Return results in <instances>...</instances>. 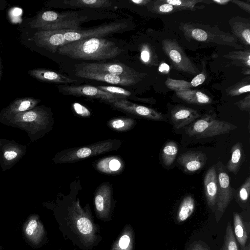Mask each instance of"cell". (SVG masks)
<instances>
[{
    "label": "cell",
    "mask_w": 250,
    "mask_h": 250,
    "mask_svg": "<svg viewBox=\"0 0 250 250\" xmlns=\"http://www.w3.org/2000/svg\"><path fill=\"white\" fill-rule=\"evenodd\" d=\"M61 230L65 238L83 250H91L100 242V228L94 221L89 205L82 208L75 201L59 217Z\"/></svg>",
    "instance_id": "6da1fadb"
},
{
    "label": "cell",
    "mask_w": 250,
    "mask_h": 250,
    "mask_svg": "<svg viewBox=\"0 0 250 250\" xmlns=\"http://www.w3.org/2000/svg\"><path fill=\"white\" fill-rule=\"evenodd\" d=\"M123 50L111 41L103 38H90L69 42L57 52L71 59L104 60L116 57Z\"/></svg>",
    "instance_id": "7a4b0ae2"
},
{
    "label": "cell",
    "mask_w": 250,
    "mask_h": 250,
    "mask_svg": "<svg viewBox=\"0 0 250 250\" xmlns=\"http://www.w3.org/2000/svg\"><path fill=\"white\" fill-rule=\"evenodd\" d=\"M179 28L188 40L204 43H213L242 49L237 39L218 27L192 22L181 23Z\"/></svg>",
    "instance_id": "3957f363"
},
{
    "label": "cell",
    "mask_w": 250,
    "mask_h": 250,
    "mask_svg": "<svg viewBox=\"0 0 250 250\" xmlns=\"http://www.w3.org/2000/svg\"><path fill=\"white\" fill-rule=\"evenodd\" d=\"M86 18L75 12L59 13L45 11L40 13L30 23V26L39 30H81L80 24Z\"/></svg>",
    "instance_id": "277c9868"
},
{
    "label": "cell",
    "mask_w": 250,
    "mask_h": 250,
    "mask_svg": "<svg viewBox=\"0 0 250 250\" xmlns=\"http://www.w3.org/2000/svg\"><path fill=\"white\" fill-rule=\"evenodd\" d=\"M123 142L119 139H108L86 146L65 149L57 155L56 161L60 163H74L113 150H117Z\"/></svg>",
    "instance_id": "5b68a950"
},
{
    "label": "cell",
    "mask_w": 250,
    "mask_h": 250,
    "mask_svg": "<svg viewBox=\"0 0 250 250\" xmlns=\"http://www.w3.org/2000/svg\"><path fill=\"white\" fill-rule=\"evenodd\" d=\"M236 128L237 126L231 123L205 115L187 127L186 133L190 137L200 139L223 135Z\"/></svg>",
    "instance_id": "8992f818"
},
{
    "label": "cell",
    "mask_w": 250,
    "mask_h": 250,
    "mask_svg": "<svg viewBox=\"0 0 250 250\" xmlns=\"http://www.w3.org/2000/svg\"><path fill=\"white\" fill-rule=\"evenodd\" d=\"M216 167L218 170V190L214 212L216 221L218 222L231 201L234 190L230 186L229 176L221 161L217 162Z\"/></svg>",
    "instance_id": "52a82bcc"
},
{
    "label": "cell",
    "mask_w": 250,
    "mask_h": 250,
    "mask_svg": "<svg viewBox=\"0 0 250 250\" xmlns=\"http://www.w3.org/2000/svg\"><path fill=\"white\" fill-rule=\"evenodd\" d=\"M126 27L125 22H113L87 30L63 29V33L66 41L69 43L85 39L101 38V37L119 32Z\"/></svg>",
    "instance_id": "ba28073f"
},
{
    "label": "cell",
    "mask_w": 250,
    "mask_h": 250,
    "mask_svg": "<svg viewBox=\"0 0 250 250\" xmlns=\"http://www.w3.org/2000/svg\"><path fill=\"white\" fill-rule=\"evenodd\" d=\"M162 46L164 52L176 69L192 75L199 74V69L176 42L166 39L162 42Z\"/></svg>",
    "instance_id": "9c48e42d"
},
{
    "label": "cell",
    "mask_w": 250,
    "mask_h": 250,
    "mask_svg": "<svg viewBox=\"0 0 250 250\" xmlns=\"http://www.w3.org/2000/svg\"><path fill=\"white\" fill-rule=\"evenodd\" d=\"M76 71L107 73L119 76L142 79L146 75L120 62L97 63L83 62L75 65Z\"/></svg>",
    "instance_id": "30bf717a"
},
{
    "label": "cell",
    "mask_w": 250,
    "mask_h": 250,
    "mask_svg": "<svg viewBox=\"0 0 250 250\" xmlns=\"http://www.w3.org/2000/svg\"><path fill=\"white\" fill-rule=\"evenodd\" d=\"M114 204L112 186L107 182L102 184L97 188L94 195L95 210L97 218L103 221L111 220Z\"/></svg>",
    "instance_id": "8fae6325"
},
{
    "label": "cell",
    "mask_w": 250,
    "mask_h": 250,
    "mask_svg": "<svg viewBox=\"0 0 250 250\" xmlns=\"http://www.w3.org/2000/svg\"><path fill=\"white\" fill-rule=\"evenodd\" d=\"M60 91L65 95L83 96L99 99L108 103L124 99L123 97L103 91L97 87L89 85H66L59 87Z\"/></svg>",
    "instance_id": "7c38bea8"
},
{
    "label": "cell",
    "mask_w": 250,
    "mask_h": 250,
    "mask_svg": "<svg viewBox=\"0 0 250 250\" xmlns=\"http://www.w3.org/2000/svg\"><path fill=\"white\" fill-rule=\"evenodd\" d=\"M37 45L52 53L56 52L62 45L68 43L63 30H38L32 38Z\"/></svg>",
    "instance_id": "4fadbf2b"
},
{
    "label": "cell",
    "mask_w": 250,
    "mask_h": 250,
    "mask_svg": "<svg viewBox=\"0 0 250 250\" xmlns=\"http://www.w3.org/2000/svg\"><path fill=\"white\" fill-rule=\"evenodd\" d=\"M111 104L123 112L154 121H164V115L158 111L143 105L132 103L125 99L112 102Z\"/></svg>",
    "instance_id": "5bb4252c"
},
{
    "label": "cell",
    "mask_w": 250,
    "mask_h": 250,
    "mask_svg": "<svg viewBox=\"0 0 250 250\" xmlns=\"http://www.w3.org/2000/svg\"><path fill=\"white\" fill-rule=\"evenodd\" d=\"M75 75L78 77L122 86H130L137 83L140 78L125 77L107 73L76 71Z\"/></svg>",
    "instance_id": "9a60e30c"
},
{
    "label": "cell",
    "mask_w": 250,
    "mask_h": 250,
    "mask_svg": "<svg viewBox=\"0 0 250 250\" xmlns=\"http://www.w3.org/2000/svg\"><path fill=\"white\" fill-rule=\"evenodd\" d=\"M205 193L207 202L212 212L216 209L218 194V178L216 165L209 167L204 179Z\"/></svg>",
    "instance_id": "2e32d148"
},
{
    "label": "cell",
    "mask_w": 250,
    "mask_h": 250,
    "mask_svg": "<svg viewBox=\"0 0 250 250\" xmlns=\"http://www.w3.org/2000/svg\"><path fill=\"white\" fill-rule=\"evenodd\" d=\"M200 117L198 111L184 106H176L170 111V117L174 127L182 128Z\"/></svg>",
    "instance_id": "e0dca14e"
},
{
    "label": "cell",
    "mask_w": 250,
    "mask_h": 250,
    "mask_svg": "<svg viewBox=\"0 0 250 250\" xmlns=\"http://www.w3.org/2000/svg\"><path fill=\"white\" fill-rule=\"evenodd\" d=\"M177 161L185 171L191 173L200 169L204 166L207 161V156L200 151H188L182 154Z\"/></svg>",
    "instance_id": "ac0fdd59"
},
{
    "label": "cell",
    "mask_w": 250,
    "mask_h": 250,
    "mask_svg": "<svg viewBox=\"0 0 250 250\" xmlns=\"http://www.w3.org/2000/svg\"><path fill=\"white\" fill-rule=\"evenodd\" d=\"M24 233L27 239L34 245L42 242L45 237V230L39 217H30L24 226Z\"/></svg>",
    "instance_id": "d6986e66"
},
{
    "label": "cell",
    "mask_w": 250,
    "mask_h": 250,
    "mask_svg": "<svg viewBox=\"0 0 250 250\" xmlns=\"http://www.w3.org/2000/svg\"><path fill=\"white\" fill-rule=\"evenodd\" d=\"M30 76L41 81L56 83H72L77 80L62 74L44 68H37L28 71Z\"/></svg>",
    "instance_id": "ffe728a7"
},
{
    "label": "cell",
    "mask_w": 250,
    "mask_h": 250,
    "mask_svg": "<svg viewBox=\"0 0 250 250\" xmlns=\"http://www.w3.org/2000/svg\"><path fill=\"white\" fill-rule=\"evenodd\" d=\"M234 36L245 45L250 44V21L249 19L233 17L229 21Z\"/></svg>",
    "instance_id": "44dd1931"
},
{
    "label": "cell",
    "mask_w": 250,
    "mask_h": 250,
    "mask_svg": "<svg viewBox=\"0 0 250 250\" xmlns=\"http://www.w3.org/2000/svg\"><path fill=\"white\" fill-rule=\"evenodd\" d=\"M234 235L240 250H243L249 242L250 223L245 221L239 213L233 212Z\"/></svg>",
    "instance_id": "7402d4cb"
},
{
    "label": "cell",
    "mask_w": 250,
    "mask_h": 250,
    "mask_svg": "<svg viewBox=\"0 0 250 250\" xmlns=\"http://www.w3.org/2000/svg\"><path fill=\"white\" fill-rule=\"evenodd\" d=\"M94 167L102 173L114 175L121 173L124 168L125 165L121 158L112 156L104 157L95 162Z\"/></svg>",
    "instance_id": "603a6c76"
},
{
    "label": "cell",
    "mask_w": 250,
    "mask_h": 250,
    "mask_svg": "<svg viewBox=\"0 0 250 250\" xmlns=\"http://www.w3.org/2000/svg\"><path fill=\"white\" fill-rule=\"evenodd\" d=\"M135 238L132 227L126 225L110 250H134Z\"/></svg>",
    "instance_id": "cb8c5ba5"
},
{
    "label": "cell",
    "mask_w": 250,
    "mask_h": 250,
    "mask_svg": "<svg viewBox=\"0 0 250 250\" xmlns=\"http://www.w3.org/2000/svg\"><path fill=\"white\" fill-rule=\"evenodd\" d=\"M176 96L183 101L192 104L203 105L211 103V99L200 91L187 89L176 91Z\"/></svg>",
    "instance_id": "d4e9b609"
},
{
    "label": "cell",
    "mask_w": 250,
    "mask_h": 250,
    "mask_svg": "<svg viewBox=\"0 0 250 250\" xmlns=\"http://www.w3.org/2000/svg\"><path fill=\"white\" fill-rule=\"evenodd\" d=\"M63 4L75 8H105L112 6L108 0H65Z\"/></svg>",
    "instance_id": "484cf974"
},
{
    "label": "cell",
    "mask_w": 250,
    "mask_h": 250,
    "mask_svg": "<svg viewBox=\"0 0 250 250\" xmlns=\"http://www.w3.org/2000/svg\"><path fill=\"white\" fill-rule=\"evenodd\" d=\"M195 207L194 198L190 195L186 196L182 201L177 214V221L182 223L187 220L193 213Z\"/></svg>",
    "instance_id": "4316f807"
},
{
    "label": "cell",
    "mask_w": 250,
    "mask_h": 250,
    "mask_svg": "<svg viewBox=\"0 0 250 250\" xmlns=\"http://www.w3.org/2000/svg\"><path fill=\"white\" fill-rule=\"evenodd\" d=\"M223 57L232 60L231 63L239 66L250 68V50L235 51L228 53Z\"/></svg>",
    "instance_id": "83f0119b"
},
{
    "label": "cell",
    "mask_w": 250,
    "mask_h": 250,
    "mask_svg": "<svg viewBox=\"0 0 250 250\" xmlns=\"http://www.w3.org/2000/svg\"><path fill=\"white\" fill-rule=\"evenodd\" d=\"M231 157L227 167L229 171L236 174L238 172L242 158V147L241 143H237L231 149Z\"/></svg>",
    "instance_id": "f1b7e54d"
},
{
    "label": "cell",
    "mask_w": 250,
    "mask_h": 250,
    "mask_svg": "<svg viewBox=\"0 0 250 250\" xmlns=\"http://www.w3.org/2000/svg\"><path fill=\"white\" fill-rule=\"evenodd\" d=\"M136 123V121L132 118L120 117L110 120L107 125L114 131L124 132L132 129Z\"/></svg>",
    "instance_id": "f546056e"
},
{
    "label": "cell",
    "mask_w": 250,
    "mask_h": 250,
    "mask_svg": "<svg viewBox=\"0 0 250 250\" xmlns=\"http://www.w3.org/2000/svg\"><path fill=\"white\" fill-rule=\"evenodd\" d=\"M178 151L177 143L173 141H168L164 146L162 150V158L164 164L167 167L174 162Z\"/></svg>",
    "instance_id": "4dcf8cb0"
},
{
    "label": "cell",
    "mask_w": 250,
    "mask_h": 250,
    "mask_svg": "<svg viewBox=\"0 0 250 250\" xmlns=\"http://www.w3.org/2000/svg\"><path fill=\"white\" fill-rule=\"evenodd\" d=\"M166 2L180 8L183 10H195L203 9L205 7L204 5L196 6L198 3H206L209 4L210 0H164Z\"/></svg>",
    "instance_id": "1f68e13d"
},
{
    "label": "cell",
    "mask_w": 250,
    "mask_h": 250,
    "mask_svg": "<svg viewBox=\"0 0 250 250\" xmlns=\"http://www.w3.org/2000/svg\"><path fill=\"white\" fill-rule=\"evenodd\" d=\"M149 10L159 14H168L182 10L180 8L166 2L164 0L155 1Z\"/></svg>",
    "instance_id": "d6a6232c"
},
{
    "label": "cell",
    "mask_w": 250,
    "mask_h": 250,
    "mask_svg": "<svg viewBox=\"0 0 250 250\" xmlns=\"http://www.w3.org/2000/svg\"><path fill=\"white\" fill-rule=\"evenodd\" d=\"M250 76L244 78L235 84L226 89L227 94L230 96H238L245 93H249L250 91Z\"/></svg>",
    "instance_id": "836d02e7"
},
{
    "label": "cell",
    "mask_w": 250,
    "mask_h": 250,
    "mask_svg": "<svg viewBox=\"0 0 250 250\" xmlns=\"http://www.w3.org/2000/svg\"><path fill=\"white\" fill-rule=\"evenodd\" d=\"M220 250H239L230 222L227 226L223 244Z\"/></svg>",
    "instance_id": "e575fe53"
},
{
    "label": "cell",
    "mask_w": 250,
    "mask_h": 250,
    "mask_svg": "<svg viewBox=\"0 0 250 250\" xmlns=\"http://www.w3.org/2000/svg\"><path fill=\"white\" fill-rule=\"evenodd\" d=\"M167 87L176 91L189 89L191 86L190 82L184 80H174L167 78L165 82Z\"/></svg>",
    "instance_id": "d590c367"
},
{
    "label": "cell",
    "mask_w": 250,
    "mask_h": 250,
    "mask_svg": "<svg viewBox=\"0 0 250 250\" xmlns=\"http://www.w3.org/2000/svg\"><path fill=\"white\" fill-rule=\"evenodd\" d=\"M97 87L103 91L110 94L120 96L125 99L126 98L129 97L131 95V93L130 92L120 87L100 85L98 86Z\"/></svg>",
    "instance_id": "8d00e7d4"
},
{
    "label": "cell",
    "mask_w": 250,
    "mask_h": 250,
    "mask_svg": "<svg viewBox=\"0 0 250 250\" xmlns=\"http://www.w3.org/2000/svg\"><path fill=\"white\" fill-rule=\"evenodd\" d=\"M140 58L146 65H154L152 51L147 44H143L140 49Z\"/></svg>",
    "instance_id": "74e56055"
},
{
    "label": "cell",
    "mask_w": 250,
    "mask_h": 250,
    "mask_svg": "<svg viewBox=\"0 0 250 250\" xmlns=\"http://www.w3.org/2000/svg\"><path fill=\"white\" fill-rule=\"evenodd\" d=\"M250 178L248 177L245 182L241 186L238 192V198L240 201L246 203L250 197Z\"/></svg>",
    "instance_id": "f35d334b"
},
{
    "label": "cell",
    "mask_w": 250,
    "mask_h": 250,
    "mask_svg": "<svg viewBox=\"0 0 250 250\" xmlns=\"http://www.w3.org/2000/svg\"><path fill=\"white\" fill-rule=\"evenodd\" d=\"M37 103V100L32 98H23L16 101L14 107L18 111H24L31 108Z\"/></svg>",
    "instance_id": "ab89813d"
},
{
    "label": "cell",
    "mask_w": 250,
    "mask_h": 250,
    "mask_svg": "<svg viewBox=\"0 0 250 250\" xmlns=\"http://www.w3.org/2000/svg\"><path fill=\"white\" fill-rule=\"evenodd\" d=\"M204 63L202 71L198 74L190 82L191 86L196 87L202 84L205 81L207 77L206 69Z\"/></svg>",
    "instance_id": "60d3db41"
},
{
    "label": "cell",
    "mask_w": 250,
    "mask_h": 250,
    "mask_svg": "<svg viewBox=\"0 0 250 250\" xmlns=\"http://www.w3.org/2000/svg\"><path fill=\"white\" fill-rule=\"evenodd\" d=\"M239 108L242 111H250V95L249 94L243 99L237 101L235 103Z\"/></svg>",
    "instance_id": "b9f144b4"
},
{
    "label": "cell",
    "mask_w": 250,
    "mask_h": 250,
    "mask_svg": "<svg viewBox=\"0 0 250 250\" xmlns=\"http://www.w3.org/2000/svg\"><path fill=\"white\" fill-rule=\"evenodd\" d=\"M74 110L76 113L83 117H88L90 115V112L89 110L83 105L75 103L73 104Z\"/></svg>",
    "instance_id": "7bdbcfd3"
},
{
    "label": "cell",
    "mask_w": 250,
    "mask_h": 250,
    "mask_svg": "<svg viewBox=\"0 0 250 250\" xmlns=\"http://www.w3.org/2000/svg\"><path fill=\"white\" fill-rule=\"evenodd\" d=\"M187 250H210V249L204 242L198 241L191 244Z\"/></svg>",
    "instance_id": "ee69618b"
},
{
    "label": "cell",
    "mask_w": 250,
    "mask_h": 250,
    "mask_svg": "<svg viewBox=\"0 0 250 250\" xmlns=\"http://www.w3.org/2000/svg\"><path fill=\"white\" fill-rule=\"evenodd\" d=\"M230 2L234 3L238 7L246 11V12H250V4L245 1L237 0H230Z\"/></svg>",
    "instance_id": "f6af8a7d"
},
{
    "label": "cell",
    "mask_w": 250,
    "mask_h": 250,
    "mask_svg": "<svg viewBox=\"0 0 250 250\" xmlns=\"http://www.w3.org/2000/svg\"><path fill=\"white\" fill-rule=\"evenodd\" d=\"M37 114L35 111H28L22 116V119L25 122H31L36 120Z\"/></svg>",
    "instance_id": "bcb514c9"
},
{
    "label": "cell",
    "mask_w": 250,
    "mask_h": 250,
    "mask_svg": "<svg viewBox=\"0 0 250 250\" xmlns=\"http://www.w3.org/2000/svg\"><path fill=\"white\" fill-rule=\"evenodd\" d=\"M129 1L134 4L139 6L146 5L152 2L150 0H130Z\"/></svg>",
    "instance_id": "7dc6e473"
},
{
    "label": "cell",
    "mask_w": 250,
    "mask_h": 250,
    "mask_svg": "<svg viewBox=\"0 0 250 250\" xmlns=\"http://www.w3.org/2000/svg\"><path fill=\"white\" fill-rule=\"evenodd\" d=\"M159 71L163 74H167L169 71V66L166 63H162L159 67Z\"/></svg>",
    "instance_id": "c3c4849f"
},
{
    "label": "cell",
    "mask_w": 250,
    "mask_h": 250,
    "mask_svg": "<svg viewBox=\"0 0 250 250\" xmlns=\"http://www.w3.org/2000/svg\"><path fill=\"white\" fill-rule=\"evenodd\" d=\"M17 155L15 152L12 151H6L4 154V157L7 160H12L15 158Z\"/></svg>",
    "instance_id": "681fc988"
},
{
    "label": "cell",
    "mask_w": 250,
    "mask_h": 250,
    "mask_svg": "<svg viewBox=\"0 0 250 250\" xmlns=\"http://www.w3.org/2000/svg\"><path fill=\"white\" fill-rule=\"evenodd\" d=\"M211 1L219 5H226L230 2V0H212Z\"/></svg>",
    "instance_id": "f907efd6"
},
{
    "label": "cell",
    "mask_w": 250,
    "mask_h": 250,
    "mask_svg": "<svg viewBox=\"0 0 250 250\" xmlns=\"http://www.w3.org/2000/svg\"><path fill=\"white\" fill-rule=\"evenodd\" d=\"M243 250H250V244L249 242Z\"/></svg>",
    "instance_id": "816d5d0a"
},
{
    "label": "cell",
    "mask_w": 250,
    "mask_h": 250,
    "mask_svg": "<svg viewBox=\"0 0 250 250\" xmlns=\"http://www.w3.org/2000/svg\"><path fill=\"white\" fill-rule=\"evenodd\" d=\"M244 75H247L249 76V75L250 74V69H246V70H245V71L244 72Z\"/></svg>",
    "instance_id": "f5cc1de1"
},
{
    "label": "cell",
    "mask_w": 250,
    "mask_h": 250,
    "mask_svg": "<svg viewBox=\"0 0 250 250\" xmlns=\"http://www.w3.org/2000/svg\"><path fill=\"white\" fill-rule=\"evenodd\" d=\"M1 59L0 56V80L1 78Z\"/></svg>",
    "instance_id": "db71d44e"
},
{
    "label": "cell",
    "mask_w": 250,
    "mask_h": 250,
    "mask_svg": "<svg viewBox=\"0 0 250 250\" xmlns=\"http://www.w3.org/2000/svg\"><path fill=\"white\" fill-rule=\"evenodd\" d=\"M174 250H177V249H174Z\"/></svg>",
    "instance_id": "11a10c76"
}]
</instances>
